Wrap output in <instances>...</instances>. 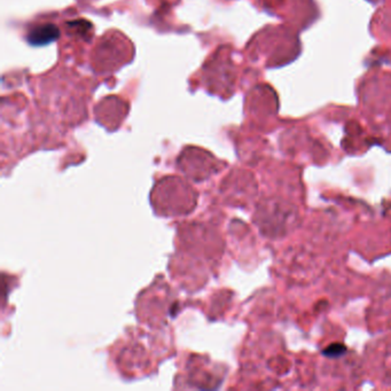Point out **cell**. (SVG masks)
Returning <instances> with one entry per match:
<instances>
[{
	"label": "cell",
	"instance_id": "cell-1",
	"mask_svg": "<svg viewBox=\"0 0 391 391\" xmlns=\"http://www.w3.org/2000/svg\"><path fill=\"white\" fill-rule=\"evenodd\" d=\"M60 37V30L55 24L45 23L35 26L26 35V40L33 46H45Z\"/></svg>",
	"mask_w": 391,
	"mask_h": 391
},
{
	"label": "cell",
	"instance_id": "cell-2",
	"mask_svg": "<svg viewBox=\"0 0 391 391\" xmlns=\"http://www.w3.org/2000/svg\"><path fill=\"white\" fill-rule=\"evenodd\" d=\"M344 351H345L344 345L333 344L330 347H328L325 351H323V353H325V356H328V357H335V356H340V354H342Z\"/></svg>",
	"mask_w": 391,
	"mask_h": 391
}]
</instances>
